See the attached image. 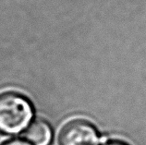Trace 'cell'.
<instances>
[{
	"mask_svg": "<svg viewBox=\"0 0 146 145\" xmlns=\"http://www.w3.org/2000/svg\"><path fill=\"white\" fill-rule=\"evenodd\" d=\"M33 116L31 103L16 93L0 94V132L18 134L28 128Z\"/></svg>",
	"mask_w": 146,
	"mask_h": 145,
	"instance_id": "obj_1",
	"label": "cell"
},
{
	"mask_svg": "<svg viewBox=\"0 0 146 145\" xmlns=\"http://www.w3.org/2000/svg\"><path fill=\"white\" fill-rule=\"evenodd\" d=\"M1 145H32L29 142L21 139H13V140H7Z\"/></svg>",
	"mask_w": 146,
	"mask_h": 145,
	"instance_id": "obj_4",
	"label": "cell"
},
{
	"mask_svg": "<svg viewBox=\"0 0 146 145\" xmlns=\"http://www.w3.org/2000/svg\"><path fill=\"white\" fill-rule=\"evenodd\" d=\"M104 145H128V144L123 142H119V140H112V142H106Z\"/></svg>",
	"mask_w": 146,
	"mask_h": 145,
	"instance_id": "obj_5",
	"label": "cell"
},
{
	"mask_svg": "<svg viewBox=\"0 0 146 145\" xmlns=\"http://www.w3.org/2000/svg\"><path fill=\"white\" fill-rule=\"evenodd\" d=\"M58 140L59 145H98L99 135L89 122L75 119L62 128Z\"/></svg>",
	"mask_w": 146,
	"mask_h": 145,
	"instance_id": "obj_2",
	"label": "cell"
},
{
	"mask_svg": "<svg viewBox=\"0 0 146 145\" xmlns=\"http://www.w3.org/2000/svg\"><path fill=\"white\" fill-rule=\"evenodd\" d=\"M24 137L33 145H48L52 139V130L44 120L36 119L28 126Z\"/></svg>",
	"mask_w": 146,
	"mask_h": 145,
	"instance_id": "obj_3",
	"label": "cell"
}]
</instances>
